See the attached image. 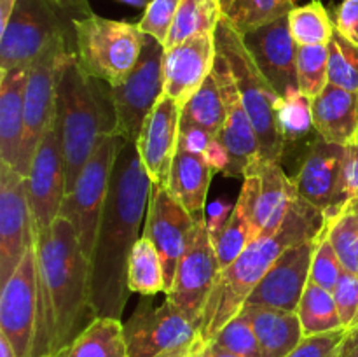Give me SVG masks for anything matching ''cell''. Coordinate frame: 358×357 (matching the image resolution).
Masks as SVG:
<instances>
[{"mask_svg": "<svg viewBox=\"0 0 358 357\" xmlns=\"http://www.w3.org/2000/svg\"><path fill=\"white\" fill-rule=\"evenodd\" d=\"M182 107L163 94L143 122L136 139L140 160L156 186H168L171 164L178 150Z\"/></svg>", "mask_w": 358, "mask_h": 357, "instance_id": "7402d4cb", "label": "cell"}, {"mask_svg": "<svg viewBox=\"0 0 358 357\" xmlns=\"http://www.w3.org/2000/svg\"><path fill=\"white\" fill-rule=\"evenodd\" d=\"M215 172L205 158L178 149L171 164L166 188L194 217L206 214V192Z\"/></svg>", "mask_w": 358, "mask_h": 357, "instance_id": "83f0119b", "label": "cell"}, {"mask_svg": "<svg viewBox=\"0 0 358 357\" xmlns=\"http://www.w3.org/2000/svg\"><path fill=\"white\" fill-rule=\"evenodd\" d=\"M56 118L62 132L66 192H70L101 140L117 135L110 86L87 76L77 62L76 51H70L63 62L58 80Z\"/></svg>", "mask_w": 358, "mask_h": 357, "instance_id": "277c9868", "label": "cell"}, {"mask_svg": "<svg viewBox=\"0 0 358 357\" xmlns=\"http://www.w3.org/2000/svg\"><path fill=\"white\" fill-rule=\"evenodd\" d=\"M213 76H215L224 105H226V125L220 135L217 136L229 153V170L226 177H238V175H243L248 164L259 156L257 133L241 100L233 72L224 56H220L219 52L215 56Z\"/></svg>", "mask_w": 358, "mask_h": 357, "instance_id": "d6986e66", "label": "cell"}, {"mask_svg": "<svg viewBox=\"0 0 358 357\" xmlns=\"http://www.w3.org/2000/svg\"><path fill=\"white\" fill-rule=\"evenodd\" d=\"M201 356H203V354H201Z\"/></svg>", "mask_w": 358, "mask_h": 357, "instance_id": "94428289", "label": "cell"}, {"mask_svg": "<svg viewBox=\"0 0 358 357\" xmlns=\"http://www.w3.org/2000/svg\"><path fill=\"white\" fill-rule=\"evenodd\" d=\"M34 244L27 177L0 163V284L13 275Z\"/></svg>", "mask_w": 358, "mask_h": 357, "instance_id": "2e32d148", "label": "cell"}, {"mask_svg": "<svg viewBox=\"0 0 358 357\" xmlns=\"http://www.w3.org/2000/svg\"><path fill=\"white\" fill-rule=\"evenodd\" d=\"M346 147L317 136L308 147L299 172L292 178L297 196L331 217L338 209Z\"/></svg>", "mask_w": 358, "mask_h": 357, "instance_id": "44dd1931", "label": "cell"}, {"mask_svg": "<svg viewBox=\"0 0 358 357\" xmlns=\"http://www.w3.org/2000/svg\"><path fill=\"white\" fill-rule=\"evenodd\" d=\"M325 219V233L343 268L358 276V198L346 202L334 216Z\"/></svg>", "mask_w": 358, "mask_h": 357, "instance_id": "d6a6232c", "label": "cell"}, {"mask_svg": "<svg viewBox=\"0 0 358 357\" xmlns=\"http://www.w3.org/2000/svg\"><path fill=\"white\" fill-rule=\"evenodd\" d=\"M311 102L313 100L301 91H294L280 100L278 128L285 146L304 139L311 130H315Z\"/></svg>", "mask_w": 358, "mask_h": 357, "instance_id": "74e56055", "label": "cell"}, {"mask_svg": "<svg viewBox=\"0 0 358 357\" xmlns=\"http://www.w3.org/2000/svg\"><path fill=\"white\" fill-rule=\"evenodd\" d=\"M245 317L254 326L261 357H287L304 338L296 312L271 307L245 304Z\"/></svg>", "mask_w": 358, "mask_h": 357, "instance_id": "484cf974", "label": "cell"}, {"mask_svg": "<svg viewBox=\"0 0 358 357\" xmlns=\"http://www.w3.org/2000/svg\"><path fill=\"white\" fill-rule=\"evenodd\" d=\"M28 69L0 74V163L17 172L24 133V86Z\"/></svg>", "mask_w": 358, "mask_h": 357, "instance_id": "d4e9b609", "label": "cell"}, {"mask_svg": "<svg viewBox=\"0 0 358 357\" xmlns=\"http://www.w3.org/2000/svg\"><path fill=\"white\" fill-rule=\"evenodd\" d=\"M248 51L259 70L273 84L280 97L299 91L297 84V48L289 27V16L243 35Z\"/></svg>", "mask_w": 358, "mask_h": 357, "instance_id": "ffe728a7", "label": "cell"}, {"mask_svg": "<svg viewBox=\"0 0 358 357\" xmlns=\"http://www.w3.org/2000/svg\"><path fill=\"white\" fill-rule=\"evenodd\" d=\"M0 357H17L13 345H10L9 340L3 335H0Z\"/></svg>", "mask_w": 358, "mask_h": 357, "instance_id": "db71d44e", "label": "cell"}, {"mask_svg": "<svg viewBox=\"0 0 358 357\" xmlns=\"http://www.w3.org/2000/svg\"><path fill=\"white\" fill-rule=\"evenodd\" d=\"M152 181L140 160L136 142H126L112 170L107 202L90 261L94 317L121 321L129 300L128 262L140 240V224L149 206Z\"/></svg>", "mask_w": 358, "mask_h": 357, "instance_id": "6da1fadb", "label": "cell"}, {"mask_svg": "<svg viewBox=\"0 0 358 357\" xmlns=\"http://www.w3.org/2000/svg\"><path fill=\"white\" fill-rule=\"evenodd\" d=\"M212 345L227 350L231 354H238L243 357H261V346H259L257 335L254 326L250 324L243 312L231 318L219 332L212 338Z\"/></svg>", "mask_w": 358, "mask_h": 357, "instance_id": "ab89813d", "label": "cell"}, {"mask_svg": "<svg viewBox=\"0 0 358 357\" xmlns=\"http://www.w3.org/2000/svg\"><path fill=\"white\" fill-rule=\"evenodd\" d=\"M37 322L31 357H58L94 321L90 262L69 219L35 237Z\"/></svg>", "mask_w": 358, "mask_h": 357, "instance_id": "7a4b0ae2", "label": "cell"}, {"mask_svg": "<svg viewBox=\"0 0 358 357\" xmlns=\"http://www.w3.org/2000/svg\"><path fill=\"white\" fill-rule=\"evenodd\" d=\"M213 135L196 126H180V136H178V149L185 150L194 156H205Z\"/></svg>", "mask_w": 358, "mask_h": 357, "instance_id": "7dc6e473", "label": "cell"}, {"mask_svg": "<svg viewBox=\"0 0 358 357\" xmlns=\"http://www.w3.org/2000/svg\"><path fill=\"white\" fill-rule=\"evenodd\" d=\"M128 357H171L199 342V329L171 301L154 308L142 301L122 324Z\"/></svg>", "mask_w": 358, "mask_h": 357, "instance_id": "9c48e42d", "label": "cell"}, {"mask_svg": "<svg viewBox=\"0 0 358 357\" xmlns=\"http://www.w3.org/2000/svg\"><path fill=\"white\" fill-rule=\"evenodd\" d=\"M329 48V84L358 93V46L334 30Z\"/></svg>", "mask_w": 358, "mask_h": 357, "instance_id": "f35d334b", "label": "cell"}, {"mask_svg": "<svg viewBox=\"0 0 358 357\" xmlns=\"http://www.w3.org/2000/svg\"><path fill=\"white\" fill-rule=\"evenodd\" d=\"M76 56L87 76L117 86L133 72L142 55L145 34L138 24L87 13L72 20Z\"/></svg>", "mask_w": 358, "mask_h": 357, "instance_id": "8992f818", "label": "cell"}, {"mask_svg": "<svg viewBox=\"0 0 358 357\" xmlns=\"http://www.w3.org/2000/svg\"><path fill=\"white\" fill-rule=\"evenodd\" d=\"M325 226V214L297 196L275 234L255 238L227 268L219 273L199 328L201 342L205 345L212 342L213 336L243 310L252 290L287 248L317 237Z\"/></svg>", "mask_w": 358, "mask_h": 357, "instance_id": "3957f363", "label": "cell"}, {"mask_svg": "<svg viewBox=\"0 0 358 357\" xmlns=\"http://www.w3.org/2000/svg\"><path fill=\"white\" fill-rule=\"evenodd\" d=\"M220 18V0H182L164 48L187 41L194 35L215 31Z\"/></svg>", "mask_w": 358, "mask_h": 357, "instance_id": "836d02e7", "label": "cell"}, {"mask_svg": "<svg viewBox=\"0 0 358 357\" xmlns=\"http://www.w3.org/2000/svg\"><path fill=\"white\" fill-rule=\"evenodd\" d=\"M243 178L241 192L238 202L234 203L229 220L217 240H213L220 272L227 268L248 247V244L255 240L252 217H254V202L257 195V177L252 172H245Z\"/></svg>", "mask_w": 358, "mask_h": 357, "instance_id": "4316f807", "label": "cell"}, {"mask_svg": "<svg viewBox=\"0 0 358 357\" xmlns=\"http://www.w3.org/2000/svg\"><path fill=\"white\" fill-rule=\"evenodd\" d=\"M198 219L199 217L189 214L166 186L152 184L142 234L152 241L163 262L164 294L173 284L177 265L187 248Z\"/></svg>", "mask_w": 358, "mask_h": 357, "instance_id": "9a60e30c", "label": "cell"}, {"mask_svg": "<svg viewBox=\"0 0 358 357\" xmlns=\"http://www.w3.org/2000/svg\"><path fill=\"white\" fill-rule=\"evenodd\" d=\"M65 37L56 41L28 66L24 86V133L17 172L27 177L38 144L56 119L58 80L63 62L69 56Z\"/></svg>", "mask_w": 358, "mask_h": 357, "instance_id": "30bf717a", "label": "cell"}, {"mask_svg": "<svg viewBox=\"0 0 358 357\" xmlns=\"http://www.w3.org/2000/svg\"><path fill=\"white\" fill-rule=\"evenodd\" d=\"M196 345H198V343H196ZM194 346H192L191 350H187V352H180V354H177V356H171V357H191V354H192V350H194Z\"/></svg>", "mask_w": 358, "mask_h": 357, "instance_id": "680465c9", "label": "cell"}, {"mask_svg": "<svg viewBox=\"0 0 358 357\" xmlns=\"http://www.w3.org/2000/svg\"><path fill=\"white\" fill-rule=\"evenodd\" d=\"M338 357H358V326L353 329H348L343 345L339 349Z\"/></svg>", "mask_w": 358, "mask_h": 357, "instance_id": "f907efd6", "label": "cell"}, {"mask_svg": "<svg viewBox=\"0 0 358 357\" xmlns=\"http://www.w3.org/2000/svg\"><path fill=\"white\" fill-rule=\"evenodd\" d=\"M289 27L297 46H327L336 30L320 0L290 10Z\"/></svg>", "mask_w": 358, "mask_h": 357, "instance_id": "d590c367", "label": "cell"}, {"mask_svg": "<svg viewBox=\"0 0 358 357\" xmlns=\"http://www.w3.org/2000/svg\"><path fill=\"white\" fill-rule=\"evenodd\" d=\"M231 2H233V0H220V10H222V16L226 14V10L229 9Z\"/></svg>", "mask_w": 358, "mask_h": 357, "instance_id": "6f0895ef", "label": "cell"}, {"mask_svg": "<svg viewBox=\"0 0 358 357\" xmlns=\"http://www.w3.org/2000/svg\"><path fill=\"white\" fill-rule=\"evenodd\" d=\"M231 212H233V206H229L227 202H213L210 205V210L205 214L206 217V226H208V233L212 237V240H217L220 233H222L224 226L229 220Z\"/></svg>", "mask_w": 358, "mask_h": 357, "instance_id": "c3c4849f", "label": "cell"}, {"mask_svg": "<svg viewBox=\"0 0 358 357\" xmlns=\"http://www.w3.org/2000/svg\"><path fill=\"white\" fill-rule=\"evenodd\" d=\"M129 293L156 296L164 293V270L156 247L147 237H140L133 247L128 262Z\"/></svg>", "mask_w": 358, "mask_h": 357, "instance_id": "1f68e13d", "label": "cell"}, {"mask_svg": "<svg viewBox=\"0 0 358 357\" xmlns=\"http://www.w3.org/2000/svg\"><path fill=\"white\" fill-rule=\"evenodd\" d=\"M16 2L17 0H0V31L6 28L7 21H9L14 7H16Z\"/></svg>", "mask_w": 358, "mask_h": 357, "instance_id": "816d5d0a", "label": "cell"}, {"mask_svg": "<svg viewBox=\"0 0 358 357\" xmlns=\"http://www.w3.org/2000/svg\"><path fill=\"white\" fill-rule=\"evenodd\" d=\"M345 272L346 270L343 268L341 261H339L338 254H336L334 247H332V244L329 241L327 233H325L324 230L320 244H318L317 251H315L313 262H311L310 280L311 282L318 284V286H322L324 289L334 293L336 286H338V282L341 280L343 273Z\"/></svg>", "mask_w": 358, "mask_h": 357, "instance_id": "b9f144b4", "label": "cell"}, {"mask_svg": "<svg viewBox=\"0 0 358 357\" xmlns=\"http://www.w3.org/2000/svg\"><path fill=\"white\" fill-rule=\"evenodd\" d=\"M334 300L338 304L343 328L353 329L358 326V276L345 272L334 289Z\"/></svg>", "mask_w": 358, "mask_h": 357, "instance_id": "ee69618b", "label": "cell"}, {"mask_svg": "<svg viewBox=\"0 0 358 357\" xmlns=\"http://www.w3.org/2000/svg\"><path fill=\"white\" fill-rule=\"evenodd\" d=\"M215 56L213 31L194 35L187 41L164 48V94L184 107L213 72Z\"/></svg>", "mask_w": 358, "mask_h": 357, "instance_id": "ac0fdd59", "label": "cell"}, {"mask_svg": "<svg viewBox=\"0 0 358 357\" xmlns=\"http://www.w3.org/2000/svg\"><path fill=\"white\" fill-rule=\"evenodd\" d=\"M297 84L299 91L313 100L329 84L327 46H299L297 48Z\"/></svg>", "mask_w": 358, "mask_h": 357, "instance_id": "8d00e7d4", "label": "cell"}, {"mask_svg": "<svg viewBox=\"0 0 358 357\" xmlns=\"http://www.w3.org/2000/svg\"><path fill=\"white\" fill-rule=\"evenodd\" d=\"M245 172H252L257 177V195L252 217L255 238L271 237L280 230L290 205L297 198L296 184L283 172L280 161L255 158Z\"/></svg>", "mask_w": 358, "mask_h": 357, "instance_id": "603a6c76", "label": "cell"}, {"mask_svg": "<svg viewBox=\"0 0 358 357\" xmlns=\"http://www.w3.org/2000/svg\"><path fill=\"white\" fill-rule=\"evenodd\" d=\"M180 4L182 0H150L138 23L140 30L164 46L170 37Z\"/></svg>", "mask_w": 358, "mask_h": 357, "instance_id": "60d3db41", "label": "cell"}, {"mask_svg": "<svg viewBox=\"0 0 358 357\" xmlns=\"http://www.w3.org/2000/svg\"><path fill=\"white\" fill-rule=\"evenodd\" d=\"M37 322V251L24 252L13 275L0 290V335L6 336L17 357H31Z\"/></svg>", "mask_w": 358, "mask_h": 357, "instance_id": "5bb4252c", "label": "cell"}, {"mask_svg": "<svg viewBox=\"0 0 358 357\" xmlns=\"http://www.w3.org/2000/svg\"><path fill=\"white\" fill-rule=\"evenodd\" d=\"M215 48L229 65L259 140V160L280 161L285 142L278 128V105L282 97L259 70L245 38L226 18H220L215 31Z\"/></svg>", "mask_w": 358, "mask_h": 357, "instance_id": "5b68a950", "label": "cell"}, {"mask_svg": "<svg viewBox=\"0 0 358 357\" xmlns=\"http://www.w3.org/2000/svg\"><path fill=\"white\" fill-rule=\"evenodd\" d=\"M219 273L215 245L208 233L206 217L203 216L196 223L187 248L177 265L173 284L166 293V300L184 312L198 329L201 328L206 303Z\"/></svg>", "mask_w": 358, "mask_h": 357, "instance_id": "7c38bea8", "label": "cell"}, {"mask_svg": "<svg viewBox=\"0 0 358 357\" xmlns=\"http://www.w3.org/2000/svg\"><path fill=\"white\" fill-rule=\"evenodd\" d=\"M357 142H358V140H357Z\"/></svg>", "mask_w": 358, "mask_h": 357, "instance_id": "91938a15", "label": "cell"}, {"mask_svg": "<svg viewBox=\"0 0 358 357\" xmlns=\"http://www.w3.org/2000/svg\"><path fill=\"white\" fill-rule=\"evenodd\" d=\"M304 336L322 335L343 329L334 294L315 282H308L296 310Z\"/></svg>", "mask_w": 358, "mask_h": 357, "instance_id": "4dcf8cb0", "label": "cell"}, {"mask_svg": "<svg viewBox=\"0 0 358 357\" xmlns=\"http://www.w3.org/2000/svg\"><path fill=\"white\" fill-rule=\"evenodd\" d=\"M126 142L128 140L119 135L101 140L93 156L84 164L73 189L65 195L62 210H59V216L69 219L76 230L80 251L86 255L87 262L93 255L98 226H100L108 188H110L112 170Z\"/></svg>", "mask_w": 358, "mask_h": 357, "instance_id": "52a82bcc", "label": "cell"}, {"mask_svg": "<svg viewBox=\"0 0 358 357\" xmlns=\"http://www.w3.org/2000/svg\"><path fill=\"white\" fill-rule=\"evenodd\" d=\"M28 203L35 237L56 220L66 195V172L58 118L48 130L31 160L27 175Z\"/></svg>", "mask_w": 358, "mask_h": 357, "instance_id": "4fadbf2b", "label": "cell"}, {"mask_svg": "<svg viewBox=\"0 0 358 357\" xmlns=\"http://www.w3.org/2000/svg\"><path fill=\"white\" fill-rule=\"evenodd\" d=\"M336 30L358 46V0H343L336 10Z\"/></svg>", "mask_w": 358, "mask_h": 357, "instance_id": "bcb514c9", "label": "cell"}, {"mask_svg": "<svg viewBox=\"0 0 358 357\" xmlns=\"http://www.w3.org/2000/svg\"><path fill=\"white\" fill-rule=\"evenodd\" d=\"M226 125V105L213 72L203 86L192 94L191 100L182 107L180 126H196L210 135L219 136Z\"/></svg>", "mask_w": 358, "mask_h": 357, "instance_id": "f546056e", "label": "cell"}, {"mask_svg": "<svg viewBox=\"0 0 358 357\" xmlns=\"http://www.w3.org/2000/svg\"><path fill=\"white\" fill-rule=\"evenodd\" d=\"M348 329L322 332V335L304 336L303 342L287 357H338Z\"/></svg>", "mask_w": 358, "mask_h": 357, "instance_id": "7bdbcfd3", "label": "cell"}, {"mask_svg": "<svg viewBox=\"0 0 358 357\" xmlns=\"http://www.w3.org/2000/svg\"><path fill=\"white\" fill-rule=\"evenodd\" d=\"M358 198V142L348 146L345 150V161H343L341 186H339L338 196V212L346 202ZM334 212V214H336ZM332 214V216H334Z\"/></svg>", "mask_w": 358, "mask_h": 357, "instance_id": "f6af8a7d", "label": "cell"}, {"mask_svg": "<svg viewBox=\"0 0 358 357\" xmlns=\"http://www.w3.org/2000/svg\"><path fill=\"white\" fill-rule=\"evenodd\" d=\"M203 346H205V343H203L201 340H199L198 345H196V346H194V350H192L191 357H201V354H203Z\"/></svg>", "mask_w": 358, "mask_h": 357, "instance_id": "9f6ffc18", "label": "cell"}, {"mask_svg": "<svg viewBox=\"0 0 358 357\" xmlns=\"http://www.w3.org/2000/svg\"><path fill=\"white\" fill-rule=\"evenodd\" d=\"M63 37L56 0H17L6 28L0 31V74L28 69Z\"/></svg>", "mask_w": 358, "mask_h": 357, "instance_id": "ba28073f", "label": "cell"}, {"mask_svg": "<svg viewBox=\"0 0 358 357\" xmlns=\"http://www.w3.org/2000/svg\"><path fill=\"white\" fill-rule=\"evenodd\" d=\"M164 46L145 35L142 55L124 83L110 86L114 102L117 135L128 142H136L143 122L164 94L163 79Z\"/></svg>", "mask_w": 358, "mask_h": 357, "instance_id": "8fae6325", "label": "cell"}, {"mask_svg": "<svg viewBox=\"0 0 358 357\" xmlns=\"http://www.w3.org/2000/svg\"><path fill=\"white\" fill-rule=\"evenodd\" d=\"M58 357H128L122 322L98 317Z\"/></svg>", "mask_w": 358, "mask_h": 357, "instance_id": "f1b7e54d", "label": "cell"}, {"mask_svg": "<svg viewBox=\"0 0 358 357\" xmlns=\"http://www.w3.org/2000/svg\"><path fill=\"white\" fill-rule=\"evenodd\" d=\"M322 234L324 231L310 240L287 248L266 273L264 279L259 282V286L252 290L245 304L296 312L304 289L310 282L311 262Z\"/></svg>", "mask_w": 358, "mask_h": 357, "instance_id": "e0dca14e", "label": "cell"}, {"mask_svg": "<svg viewBox=\"0 0 358 357\" xmlns=\"http://www.w3.org/2000/svg\"><path fill=\"white\" fill-rule=\"evenodd\" d=\"M313 126L325 142L348 147L358 140V93L327 84L311 102Z\"/></svg>", "mask_w": 358, "mask_h": 357, "instance_id": "cb8c5ba5", "label": "cell"}, {"mask_svg": "<svg viewBox=\"0 0 358 357\" xmlns=\"http://www.w3.org/2000/svg\"><path fill=\"white\" fill-rule=\"evenodd\" d=\"M119 2L128 4V6H133V7H147L149 0H119Z\"/></svg>", "mask_w": 358, "mask_h": 357, "instance_id": "11a10c76", "label": "cell"}, {"mask_svg": "<svg viewBox=\"0 0 358 357\" xmlns=\"http://www.w3.org/2000/svg\"><path fill=\"white\" fill-rule=\"evenodd\" d=\"M294 0H233L224 18L241 35L273 23L283 16H289L296 9Z\"/></svg>", "mask_w": 358, "mask_h": 357, "instance_id": "e575fe53", "label": "cell"}, {"mask_svg": "<svg viewBox=\"0 0 358 357\" xmlns=\"http://www.w3.org/2000/svg\"><path fill=\"white\" fill-rule=\"evenodd\" d=\"M203 158L212 167L213 172H220V174L226 175L227 170H229V153H227L226 146L217 136H213Z\"/></svg>", "mask_w": 358, "mask_h": 357, "instance_id": "681fc988", "label": "cell"}, {"mask_svg": "<svg viewBox=\"0 0 358 357\" xmlns=\"http://www.w3.org/2000/svg\"><path fill=\"white\" fill-rule=\"evenodd\" d=\"M201 357H243V356H238V354H231L227 350L219 349V346L212 345V343H206L203 346V356Z\"/></svg>", "mask_w": 358, "mask_h": 357, "instance_id": "f5cc1de1", "label": "cell"}]
</instances>
